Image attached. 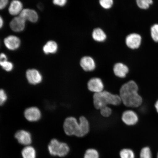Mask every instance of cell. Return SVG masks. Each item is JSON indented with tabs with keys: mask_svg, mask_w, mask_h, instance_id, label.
Returning <instances> with one entry per match:
<instances>
[{
	"mask_svg": "<svg viewBox=\"0 0 158 158\" xmlns=\"http://www.w3.org/2000/svg\"><path fill=\"white\" fill-rule=\"evenodd\" d=\"M155 107L156 110V111L158 113V100H157V101L156 102V103L155 104Z\"/></svg>",
	"mask_w": 158,
	"mask_h": 158,
	"instance_id": "34",
	"label": "cell"
},
{
	"mask_svg": "<svg viewBox=\"0 0 158 158\" xmlns=\"http://www.w3.org/2000/svg\"><path fill=\"white\" fill-rule=\"evenodd\" d=\"M15 138L18 143L24 146L31 145L32 142L31 134L26 130H19L15 134Z\"/></svg>",
	"mask_w": 158,
	"mask_h": 158,
	"instance_id": "8",
	"label": "cell"
},
{
	"mask_svg": "<svg viewBox=\"0 0 158 158\" xmlns=\"http://www.w3.org/2000/svg\"><path fill=\"white\" fill-rule=\"evenodd\" d=\"M58 45L54 41H49L44 45L43 50L45 54H54L57 52Z\"/></svg>",
	"mask_w": 158,
	"mask_h": 158,
	"instance_id": "20",
	"label": "cell"
},
{
	"mask_svg": "<svg viewBox=\"0 0 158 158\" xmlns=\"http://www.w3.org/2000/svg\"><path fill=\"white\" fill-rule=\"evenodd\" d=\"M101 6L105 9H109L112 7L114 4V0H99Z\"/></svg>",
	"mask_w": 158,
	"mask_h": 158,
	"instance_id": "27",
	"label": "cell"
},
{
	"mask_svg": "<svg viewBox=\"0 0 158 158\" xmlns=\"http://www.w3.org/2000/svg\"><path fill=\"white\" fill-rule=\"evenodd\" d=\"M105 85L102 78L93 77L87 83V88L89 91L94 94L99 93L104 90Z\"/></svg>",
	"mask_w": 158,
	"mask_h": 158,
	"instance_id": "5",
	"label": "cell"
},
{
	"mask_svg": "<svg viewBox=\"0 0 158 158\" xmlns=\"http://www.w3.org/2000/svg\"><path fill=\"white\" fill-rule=\"evenodd\" d=\"M121 118L122 122L128 126L135 125L138 121L137 114L131 110L124 111L122 114Z\"/></svg>",
	"mask_w": 158,
	"mask_h": 158,
	"instance_id": "7",
	"label": "cell"
},
{
	"mask_svg": "<svg viewBox=\"0 0 158 158\" xmlns=\"http://www.w3.org/2000/svg\"><path fill=\"white\" fill-rule=\"evenodd\" d=\"M7 99V96L5 91L0 89V106L4 104Z\"/></svg>",
	"mask_w": 158,
	"mask_h": 158,
	"instance_id": "29",
	"label": "cell"
},
{
	"mask_svg": "<svg viewBox=\"0 0 158 158\" xmlns=\"http://www.w3.org/2000/svg\"><path fill=\"white\" fill-rule=\"evenodd\" d=\"M3 24V19L2 18L1 16L0 15V29H1L2 27Z\"/></svg>",
	"mask_w": 158,
	"mask_h": 158,
	"instance_id": "33",
	"label": "cell"
},
{
	"mask_svg": "<svg viewBox=\"0 0 158 158\" xmlns=\"http://www.w3.org/2000/svg\"><path fill=\"white\" fill-rule=\"evenodd\" d=\"M23 158H37V152L35 148L31 145L25 146L21 152Z\"/></svg>",
	"mask_w": 158,
	"mask_h": 158,
	"instance_id": "18",
	"label": "cell"
},
{
	"mask_svg": "<svg viewBox=\"0 0 158 158\" xmlns=\"http://www.w3.org/2000/svg\"><path fill=\"white\" fill-rule=\"evenodd\" d=\"M23 10V5L21 1L13 0L10 5L9 11L11 15H19Z\"/></svg>",
	"mask_w": 158,
	"mask_h": 158,
	"instance_id": "17",
	"label": "cell"
},
{
	"mask_svg": "<svg viewBox=\"0 0 158 158\" xmlns=\"http://www.w3.org/2000/svg\"><path fill=\"white\" fill-rule=\"evenodd\" d=\"M27 81L31 84L36 85L42 80V76L38 70L35 69H29L26 72Z\"/></svg>",
	"mask_w": 158,
	"mask_h": 158,
	"instance_id": "13",
	"label": "cell"
},
{
	"mask_svg": "<svg viewBox=\"0 0 158 158\" xmlns=\"http://www.w3.org/2000/svg\"><path fill=\"white\" fill-rule=\"evenodd\" d=\"M24 116L28 121L35 122L38 121L41 117L40 110L36 107L27 108L24 112Z\"/></svg>",
	"mask_w": 158,
	"mask_h": 158,
	"instance_id": "12",
	"label": "cell"
},
{
	"mask_svg": "<svg viewBox=\"0 0 158 158\" xmlns=\"http://www.w3.org/2000/svg\"><path fill=\"white\" fill-rule=\"evenodd\" d=\"M8 0H0V10L3 9L6 6Z\"/></svg>",
	"mask_w": 158,
	"mask_h": 158,
	"instance_id": "31",
	"label": "cell"
},
{
	"mask_svg": "<svg viewBox=\"0 0 158 158\" xmlns=\"http://www.w3.org/2000/svg\"><path fill=\"white\" fill-rule=\"evenodd\" d=\"M140 158H152L151 150L149 147H145L142 149L140 153Z\"/></svg>",
	"mask_w": 158,
	"mask_h": 158,
	"instance_id": "26",
	"label": "cell"
},
{
	"mask_svg": "<svg viewBox=\"0 0 158 158\" xmlns=\"http://www.w3.org/2000/svg\"><path fill=\"white\" fill-rule=\"evenodd\" d=\"M150 34L154 42L158 43V23H155L150 28Z\"/></svg>",
	"mask_w": 158,
	"mask_h": 158,
	"instance_id": "24",
	"label": "cell"
},
{
	"mask_svg": "<svg viewBox=\"0 0 158 158\" xmlns=\"http://www.w3.org/2000/svg\"><path fill=\"white\" fill-rule=\"evenodd\" d=\"M99 110L101 116L104 118H107L111 117L113 113L112 108L108 106H104Z\"/></svg>",
	"mask_w": 158,
	"mask_h": 158,
	"instance_id": "23",
	"label": "cell"
},
{
	"mask_svg": "<svg viewBox=\"0 0 158 158\" xmlns=\"http://www.w3.org/2000/svg\"><path fill=\"white\" fill-rule=\"evenodd\" d=\"M0 66L7 72L11 71L13 68V65L12 63L9 62L7 60L0 61Z\"/></svg>",
	"mask_w": 158,
	"mask_h": 158,
	"instance_id": "28",
	"label": "cell"
},
{
	"mask_svg": "<svg viewBox=\"0 0 158 158\" xmlns=\"http://www.w3.org/2000/svg\"><path fill=\"white\" fill-rule=\"evenodd\" d=\"M53 2L55 5L64 6L66 4L67 0H53Z\"/></svg>",
	"mask_w": 158,
	"mask_h": 158,
	"instance_id": "30",
	"label": "cell"
},
{
	"mask_svg": "<svg viewBox=\"0 0 158 158\" xmlns=\"http://www.w3.org/2000/svg\"><path fill=\"white\" fill-rule=\"evenodd\" d=\"M92 37L94 41L102 42L106 40V35L103 30L100 28H96L93 31Z\"/></svg>",
	"mask_w": 158,
	"mask_h": 158,
	"instance_id": "19",
	"label": "cell"
},
{
	"mask_svg": "<svg viewBox=\"0 0 158 158\" xmlns=\"http://www.w3.org/2000/svg\"><path fill=\"white\" fill-rule=\"evenodd\" d=\"M25 22V19L19 15L12 20L10 23V27L13 31L15 32H20L24 30Z\"/></svg>",
	"mask_w": 158,
	"mask_h": 158,
	"instance_id": "14",
	"label": "cell"
},
{
	"mask_svg": "<svg viewBox=\"0 0 158 158\" xmlns=\"http://www.w3.org/2000/svg\"><path fill=\"white\" fill-rule=\"evenodd\" d=\"M80 128L78 120L74 116H70L65 118L63 124V129L65 134L69 136H76Z\"/></svg>",
	"mask_w": 158,
	"mask_h": 158,
	"instance_id": "4",
	"label": "cell"
},
{
	"mask_svg": "<svg viewBox=\"0 0 158 158\" xmlns=\"http://www.w3.org/2000/svg\"><path fill=\"white\" fill-rule=\"evenodd\" d=\"M6 47L11 50H15L18 48L20 45L21 41L18 37L15 35H10L4 40Z\"/></svg>",
	"mask_w": 158,
	"mask_h": 158,
	"instance_id": "15",
	"label": "cell"
},
{
	"mask_svg": "<svg viewBox=\"0 0 158 158\" xmlns=\"http://www.w3.org/2000/svg\"><path fill=\"white\" fill-rule=\"evenodd\" d=\"M98 152L95 149H89L85 152L84 158H99Z\"/></svg>",
	"mask_w": 158,
	"mask_h": 158,
	"instance_id": "25",
	"label": "cell"
},
{
	"mask_svg": "<svg viewBox=\"0 0 158 158\" xmlns=\"http://www.w3.org/2000/svg\"><path fill=\"white\" fill-rule=\"evenodd\" d=\"M80 66L85 72H93L96 68V63L93 58L89 56H84L80 62Z\"/></svg>",
	"mask_w": 158,
	"mask_h": 158,
	"instance_id": "9",
	"label": "cell"
},
{
	"mask_svg": "<svg viewBox=\"0 0 158 158\" xmlns=\"http://www.w3.org/2000/svg\"><path fill=\"white\" fill-rule=\"evenodd\" d=\"M48 151L52 156L64 157L68 155L70 149L68 144L59 140L52 139L48 145Z\"/></svg>",
	"mask_w": 158,
	"mask_h": 158,
	"instance_id": "3",
	"label": "cell"
},
{
	"mask_svg": "<svg viewBox=\"0 0 158 158\" xmlns=\"http://www.w3.org/2000/svg\"><path fill=\"white\" fill-rule=\"evenodd\" d=\"M136 3L139 9L147 10L153 5V0H136Z\"/></svg>",
	"mask_w": 158,
	"mask_h": 158,
	"instance_id": "21",
	"label": "cell"
},
{
	"mask_svg": "<svg viewBox=\"0 0 158 158\" xmlns=\"http://www.w3.org/2000/svg\"><path fill=\"white\" fill-rule=\"evenodd\" d=\"M157 158H158V153L157 155Z\"/></svg>",
	"mask_w": 158,
	"mask_h": 158,
	"instance_id": "35",
	"label": "cell"
},
{
	"mask_svg": "<svg viewBox=\"0 0 158 158\" xmlns=\"http://www.w3.org/2000/svg\"><path fill=\"white\" fill-rule=\"evenodd\" d=\"M112 72L116 77L123 79L127 76L129 72V69L127 65L123 63L117 62L114 65Z\"/></svg>",
	"mask_w": 158,
	"mask_h": 158,
	"instance_id": "11",
	"label": "cell"
},
{
	"mask_svg": "<svg viewBox=\"0 0 158 158\" xmlns=\"http://www.w3.org/2000/svg\"><path fill=\"white\" fill-rule=\"evenodd\" d=\"M138 91V85L133 80H130L122 84L118 95L123 105L132 108H138L141 106L143 99Z\"/></svg>",
	"mask_w": 158,
	"mask_h": 158,
	"instance_id": "1",
	"label": "cell"
},
{
	"mask_svg": "<svg viewBox=\"0 0 158 158\" xmlns=\"http://www.w3.org/2000/svg\"><path fill=\"white\" fill-rule=\"evenodd\" d=\"M78 121L80 128L76 137L81 138L87 135L89 132L90 123L87 118L84 115L79 117Z\"/></svg>",
	"mask_w": 158,
	"mask_h": 158,
	"instance_id": "10",
	"label": "cell"
},
{
	"mask_svg": "<svg viewBox=\"0 0 158 158\" xmlns=\"http://www.w3.org/2000/svg\"><path fill=\"white\" fill-rule=\"evenodd\" d=\"M19 15L25 19L32 23H35L38 20V15L36 12L31 9H24L23 10Z\"/></svg>",
	"mask_w": 158,
	"mask_h": 158,
	"instance_id": "16",
	"label": "cell"
},
{
	"mask_svg": "<svg viewBox=\"0 0 158 158\" xmlns=\"http://www.w3.org/2000/svg\"><path fill=\"white\" fill-rule=\"evenodd\" d=\"M7 60V58L6 56L4 53H1L0 54V61H3Z\"/></svg>",
	"mask_w": 158,
	"mask_h": 158,
	"instance_id": "32",
	"label": "cell"
},
{
	"mask_svg": "<svg viewBox=\"0 0 158 158\" xmlns=\"http://www.w3.org/2000/svg\"><path fill=\"white\" fill-rule=\"evenodd\" d=\"M142 37L138 33H130L126 36L125 39L126 45L130 49L135 50L139 48L142 44Z\"/></svg>",
	"mask_w": 158,
	"mask_h": 158,
	"instance_id": "6",
	"label": "cell"
},
{
	"mask_svg": "<svg viewBox=\"0 0 158 158\" xmlns=\"http://www.w3.org/2000/svg\"><path fill=\"white\" fill-rule=\"evenodd\" d=\"M120 158H135V155L133 150L125 148L120 152Z\"/></svg>",
	"mask_w": 158,
	"mask_h": 158,
	"instance_id": "22",
	"label": "cell"
},
{
	"mask_svg": "<svg viewBox=\"0 0 158 158\" xmlns=\"http://www.w3.org/2000/svg\"><path fill=\"white\" fill-rule=\"evenodd\" d=\"M93 102L94 108L97 110L106 106H119L122 103L119 95L106 90L93 94Z\"/></svg>",
	"mask_w": 158,
	"mask_h": 158,
	"instance_id": "2",
	"label": "cell"
}]
</instances>
